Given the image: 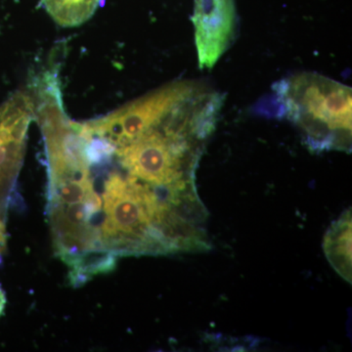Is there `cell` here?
Segmentation results:
<instances>
[{"mask_svg":"<svg viewBox=\"0 0 352 352\" xmlns=\"http://www.w3.org/2000/svg\"><path fill=\"white\" fill-rule=\"evenodd\" d=\"M103 0H41L43 8L58 25L76 27L89 20Z\"/></svg>","mask_w":352,"mask_h":352,"instance_id":"8992f818","label":"cell"},{"mask_svg":"<svg viewBox=\"0 0 352 352\" xmlns=\"http://www.w3.org/2000/svg\"><path fill=\"white\" fill-rule=\"evenodd\" d=\"M87 166L94 186L102 189V249L117 256L170 254L153 221L143 185L105 160Z\"/></svg>","mask_w":352,"mask_h":352,"instance_id":"7a4b0ae2","label":"cell"},{"mask_svg":"<svg viewBox=\"0 0 352 352\" xmlns=\"http://www.w3.org/2000/svg\"><path fill=\"white\" fill-rule=\"evenodd\" d=\"M6 294H4L3 289H2L1 286H0V315L3 312L4 307H6Z\"/></svg>","mask_w":352,"mask_h":352,"instance_id":"52a82bcc","label":"cell"},{"mask_svg":"<svg viewBox=\"0 0 352 352\" xmlns=\"http://www.w3.org/2000/svg\"><path fill=\"white\" fill-rule=\"evenodd\" d=\"M324 252L338 273L351 283V214L332 224L324 240Z\"/></svg>","mask_w":352,"mask_h":352,"instance_id":"5b68a950","label":"cell"},{"mask_svg":"<svg viewBox=\"0 0 352 352\" xmlns=\"http://www.w3.org/2000/svg\"><path fill=\"white\" fill-rule=\"evenodd\" d=\"M34 119L31 90H19L0 105V214H4L24 159L30 124Z\"/></svg>","mask_w":352,"mask_h":352,"instance_id":"3957f363","label":"cell"},{"mask_svg":"<svg viewBox=\"0 0 352 352\" xmlns=\"http://www.w3.org/2000/svg\"><path fill=\"white\" fill-rule=\"evenodd\" d=\"M278 115L298 126L315 151H349L352 90L318 74L289 76L273 87Z\"/></svg>","mask_w":352,"mask_h":352,"instance_id":"6da1fadb","label":"cell"},{"mask_svg":"<svg viewBox=\"0 0 352 352\" xmlns=\"http://www.w3.org/2000/svg\"><path fill=\"white\" fill-rule=\"evenodd\" d=\"M192 22L199 67L214 68L236 36L237 18L233 0H195Z\"/></svg>","mask_w":352,"mask_h":352,"instance_id":"277c9868","label":"cell"}]
</instances>
